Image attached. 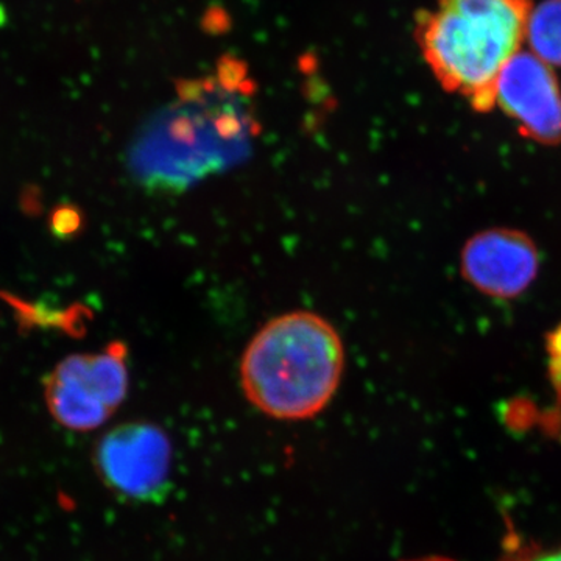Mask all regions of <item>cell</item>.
<instances>
[{"label":"cell","instance_id":"cell-1","mask_svg":"<svg viewBox=\"0 0 561 561\" xmlns=\"http://www.w3.org/2000/svg\"><path fill=\"white\" fill-rule=\"evenodd\" d=\"M345 370V346L330 321L291 312L268 321L247 346L241 382L247 400L283 421L313 419L334 398Z\"/></svg>","mask_w":561,"mask_h":561},{"label":"cell","instance_id":"cell-2","mask_svg":"<svg viewBox=\"0 0 561 561\" xmlns=\"http://www.w3.org/2000/svg\"><path fill=\"white\" fill-rule=\"evenodd\" d=\"M531 0H438L416 25L424 60L449 92L493 108L502 68L526 38Z\"/></svg>","mask_w":561,"mask_h":561},{"label":"cell","instance_id":"cell-3","mask_svg":"<svg viewBox=\"0 0 561 561\" xmlns=\"http://www.w3.org/2000/svg\"><path fill=\"white\" fill-rule=\"evenodd\" d=\"M127 348L111 343L99 354L62 359L44 381L47 408L61 426L73 431L101 427L128 393Z\"/></svg>","mask_w":561,"mask_h":561},{"label":"cell","instance_id":"cell-4","mask_svg":"<svg viewBox=\"0 0 561 561\" xmlns=\"http://www.w3.org/2000/svg\"><path fill=\"white\" fill-rule=\"evenodd\" d=\"M172 443L150 423H128L99 443L95 463L103 481L133 501L161 500L172 474Z\"/></svg>","mask_w":561,"mask_h":561},{"label":"cell","instance_id":"cell-5","mask_svg":"<svg viewBox=\"0 0 561 561\" xmlns=\"http://www.w3.org/2000/svg\"><path fill=\"white\" fill-rule=\"evenodd\" d=\"M494 102L527 138L542 144L561 142L559 80L551 66L534 54L518 51L502 68Z\"/></svg>","mask_w":561,"mask_h":561},{"label":"cell","instance_id":"cell-6","mask_svg":"<svg viewBox=\"0 0 561 561\" xmlns=\"http://www.w3.org/2000/svg\"><path fill=\"white\" fill-rule=\"evenodd\" d=\"M540 256L529 236L508 228L482 231L461 251V273L482 294L502 300L519 297L538 275Z\"/></svg>","mask_w":561,"mask_h":561},{"label":"cell","instance_id":"cell-7","mask_svg":"<svg viewBox=\"0 0 561 561\" xmlns=\"http://www.w3.org/2000/svg\"><path fill=\"white\" fill-rule=\"evenodd\" d=\"M0 300L10 306L21 331H60L73 337L83 330L84 323L81 319L87 316V311L79 306L57 308L49 302L24 300L3 290H0Z\"/></svg>","mask_w":561,"mask_h":561},{"label":"cell","instance_id":"cell-8","mask_svg":"<svg viewBox=\"0 0 561 561\" xmlns=\"http://www.w3.org/2000/svg\"><path fill=\"white\" fill-rule=\"evenodd\" d=\"M526 39L535 57L561 66V0H546L530 11Z\"/></svg>","mask_w":561,"mask_h":561},{"label":"cell","instance_id":"cell-9","mask_svg":"<svg viewBox=\"0 0 561 561\" xmlns=\"http://www.w3.org/2000/svg\"><path fill=\"white\" fill-rule=\"evenodd\" d=\"M83 214L72 203H61L51 209L49 228L54 238L73 239L83 230Z\"/></svg>","mask_w":561,"mask_h":561},{"label":"cell","instance_id":"cell-10","mask_svg":"<svg viewBox=\"0 0 561 561\" xmlns=\"http://www.w3.org/2000/svg\"><path fill=\"white\" fill-rule=\"evenodd\" d=\"M518 561H561V551L538 552Z\"/></svg>","mask_w":561,"mask_h":561},{"label":"cell","instance_id":"cell-11","mask_svg":"<svg viewBox=\"0 0 561 561\" xmlns=\"http://www.w3.org/2000/svg\"><path fill=\"white\" fill-rule=\"evenodd\" d=\"M411 561H453V560L442 559V557H427V559L411 560Z\"/></svg>","mask_w":561,"mask_h":561}]
</instances>
